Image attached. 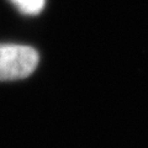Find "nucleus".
Returning <instances> with one entry per match:
<instances>
[{
    "mask_svg": "<svg viewBox=\"0 0 148 148\" xmlns=\"http://www.w3.org/2000/svg\"><path fill=\"white\" fill-rule=\"evenodd\" d=\"M38 53L22 45L0 43V80L24 79L36 69Z\"/></svg>",
    "mask_w": 148,
    "mask_h": 148,
    "instance_id": "1",
    "label": "nucleus"
},
{
    "mask_svg": "<svg viewBox=\"0 0 148 148\" xmlns=\"http://www.w3.org/2000/svg\"><path fill=\"white\" fill-rule=\"evenodd\" d=\"M16 8L26 15H37L42 11L45 0H11Z\"/></svg>",
    "mask_w": 148,
    "mask_h": 148,
    "instance_id": "2",
    "label": "nucleus"
}]
</instances>
